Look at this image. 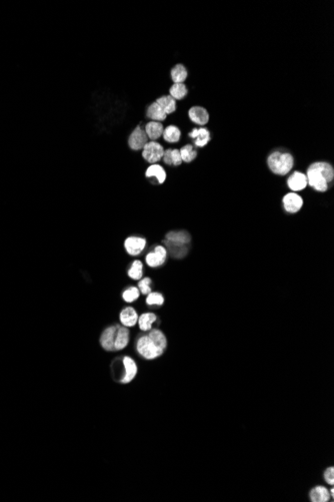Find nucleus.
<instances>
[{
  "label": "nucleus",
  "instance_id": "aec40b11",
  "mask_svg": "<svg viewBox=\"0 0 334 502\" xmlns=\"http://www.w3.org/2000/svg\"><path fill=\"white\" fill-rule=\"evenodd\" d=\"M155 101L158 103V105L163 109V111L167 115L172 114L173 112H175V110L177 108L176 100L173 98H171L169 95L160 97Z\"/></svg>",
  "mask_w": 334,
  "mask_h": 502
},
{
  "label": "nucleus",
  "instance_id": "f03ea898",
  "mask_svg": "<svg viewBox=\"0 0 334 502\" xmlns=\"http://www.w3.org/2000/svg\"><path fill=\"white\" fill-rule=\"evenodd\" d=\"M268 170L275 176L285 177L291 173L295 166V159L286 148H277L266 159Z\"/></svg>",
  "mask_w": 334,
  "mask_h": 502
},
{
  "label": "nucleus",
  "instance_id": "4be33fe9",
  "mask_svg": "<svg viewBox=\"0 0 334 502\" xmlns=\"http://www.w3.org/2000/svg\"><path fill=\"white\" fill-rule=\"evenodd\" d=\"M188 77V71L183 64H176L170 70V79L173 84H184Z\"/></svg>",
  "mask_w": 334,
  "mask_h": 502
},
{
  "label": "nucleus",
  "instance_id": "412c9836",
  "mask_svg": "<svg viewBox=\"0 0 334 502\" xmlns=\"http://www.w3.org/2000/svg\"><path fill=\"white\" fill-rule=\"evenodd\" d=\"M120 322L124 327H133L138 321L137 312L132 307L124 308L120 313Z\"/></svg>",
  "mask_w": 334,
  "mask_h": 502
},
{
  "label": "nucleus",
  "instance_id": "9d476101",
  "mask_svg": "<svg viewBox=\"0 0 334 502\" xmlns=\"http://www.w3.org/2000/svg\"><path fill=\"white\" fill-rule=\"evenodd\" d=\"M188 117L196 126H206L209 122V113L203 106L195 105L188 110Z\"/></svg>",
  "mask_w": 334,
  "mask_h": 502
},
{
  "label": "nucleus",
  "instance_id": "dca6fc26",
  "mask_svg": "<svg viewBox=\"0 0 334 502\" xmlns=\"http://www.w3.org/2000/svg\"><path fill=\"white\" fill-rule=\"evenodd\" d=\"M161 138L163 139V141L169 143V145H176L181 138V130L176 125H167L166 127H164Z\"/></svg>",
  "mask_w": 334,
  "mask_h": 502
},
{
  "label": "nucleus",
  "instance_id": "bb28decb",
  "mask_svg": "<svg viewBox=\"0 0 334 502\" xmlns=\"http://www.w3.org/2000/svg\"><path fill=\"white\" fill-rule=\"evenodd\" d=\"M148 336L151 338V340L154 342V344L162 351L164 352L166 347H167V340L165 335L158 329H151L149 330Z\"/></svg>",
  "mask_w": 334,
  "mask_h": 502
},
{
  "label": "nucleus",
  "instance_id": "6ab92c4d",
  "mask_svg": "<svg viewBox=\"0 0 334 502\" xmlns=\"http://www.w3.org/2000/svg\"><path fill=\"white\" fill-rule=\"evenodd\" d=\"M123 365H124V376L121 380L122 383H129L130 381L133 380V378L137 374V366L134 362V360L130 357H124L123 358Z\"/></svg>",
  "mask_w": 334,
  "mask_h": 502
},
{
  "label": "nucleus",
  "instance_id": "f3484780",
  "mask_svg": "<svg viewBox=\"0 0 334 502\" xmlns=\"http://www.w3.org/2000/svg\"><path fill=\"white\" fill-rule=\"evenodd\" d=\"M117 329H118V326H111V327L106 328L103 331V333L100 337V344L105 350H107V351L114 350V341H115Z\"/></svg>",
  "mask_w": 334,
  "mask_h": 502
},
{
  "label": "nucleus",
  "instance_id": "cd10ccee",
  "mask_svg": "<svg viewBox=\"0 0 334 502\" xmlns=\"http://www.w3.org/2000/svg\"><path fill=\"white\" fill-rule=\"evenodd\" d=\"M156 319H157V317L155 314L145 313V314H142L140 317H138L137 323L139 325L140 330L146 332V331H149L152 329V325L154 324Z\"/></svg>",
  "mask_w": 334,
  "mask_h": 502
},
{
  "label": "nucleus",
  "instance_id": "a211bd4d",
  "mask_svg": "<svg viewBox=\"0 0 334 502\" xmlns=\"http://www.w3.org/2000/svg\"><path fill=\"white\" fill-rule=\"evenodd\" d=\"M145 114H146V117L148 118V120H152V121L163 122L167 118V114L163 111V109L158 105V103L156 101H154L148 105Z\"/></svg>",
  "mask_w": 334,
  "mask_h": 502
},
{
  "label": "nucleus",
  "instance_id": "a878e982",
  "mask_svg": "<svg viewBox=\"0 0 334 502\" xmlns=\"http://www.w3.org/2000/svg\"><path fill=\"white\" fill-rule=\"evenodd\" d=\"M168 95L176 101H180L187 97L188 90L184 84H173L169 89Z\"/></svg>",
  "mask_w": 334,
  "mask_h": 502
},
{
  "label": "nucleus",
  "instance_id": "473e14b6",
  "mask_svg": "<svg viewBox=\"0 0 334 502\" xmlns=\"http://www.w3.org/2000/svg\"><path fill=\"white\" fill-rule=\"evenodd\" d=\"M324 478L328 484H330V485L334 484V468L333 467H329L326 469V471L324 473Z\"/></svg>",
  "mask_w": 334,
  "mask_h": 502
},
{
  "label": "nucleus",
  "instance_id": "39448f33",
  "mask_svg": "<svg viewBox=\"0 0 334 502\" xmlns=\"http://www.w3.org/2000/svg\"><path fill=\"white\" fill-rule=\"evenodd\" d=\"M164 154V148L158 141L149 140L141 151L142 159L149 165L161 162Z\"/></svg>",
  "mask_w": 334,
  "mask_h": 502
},
{
  "label": "nucleus",
  "instance_id": "2f4dec72",
  "mask_svg": "<svg viewBox=\"0 0 334 502\" xmlns=\"http://www.w3.org/2000/svg\"><path fill=\"white\" fill-rule=\"evenodd\" d=\"M138 289L143 295H148L149 293H151V280L149 278L141 279L138 283Z\"/></svg>",
  "mask_w": 334,
  "mask_h": 502
},
{
  "label": "nucleus",
  "instance_id": "ddd939ff",
  "mask_svg": "<svg viewBox=\"0 0 334 502\" xmlns=\"http://www.w3.org/2000/svg\"><path fill=\"white\" fill-rule=\"evenodd\" d=\"M145 246H146V240L142 237L131 236L124 241L125 250L130 256L139 255L144 250Z\"/></svg>",
  "mask_w": 334,
  "mask_h": 502
},
{
  "label": "nucleus",
  "instance_id": "7c9ffc66",
  "mask_svg": "<svg viewBox=\"0 0 334 502\" xmlns=\"http://www.w3.org/2000/svg\"><path fill=\"white\" fill-rule=\"evenodd\" d=\"M164 303V298L160 293L157 292H151L147 295L146 298V304L147 305H156V306H161Z\"/></svg>",
  "mask_w": 334,
  "mask_h": 502
},
{
  "label": "nucleus",
  "instance_id": "7ed1b4c3",
  "mask_svg": "<svg viewBox=\"0 0 334 502\" xmlns=\"http://www.w3.org/2000/svg\"><path fill=\"white\" fill-rule=\"evenodd\" d=\"M191 242V237L186 231H171L165 236L164 243L167 247H169V252L173 257L182 258L186 253L187 249L184 247Z\"/></svg>",
  "mask_w": 334,
  "mask_h": 502
},
{
  "label": "nucleus",
  "instance_id": "c85d7f7f",
  "mask_svg": "<svg viewBox=\"0 0 334 502\" xmlns=\"http://www.w3.org/2000/svg\"><path fill=\"white\" fill-rule=\"evenodd\" d=\"M128 276L133 280H141L143 276V264L139 260H135L130 269L128 270Z\"/></svg>",
  "mask_w": 334,
  "mask_h": 502
},
{
  "label": "nucleus",
  "instance_id": "72a5a7b5",
  "mask_svg": "<svg viewBox=\"0 0 334 502\" xmlns=\"http://www.w3.org/2000/svg\"><path fill=\"white\" fill-rule=\"evenodd\" d=\"M330 495H331L332 497L334 496V491H333V489H331V490H330Z\"/></svg>",
  "mask_w": 334,
  "mask_h": 502
},
{
  "label": "nucleus",
  "instance_id": "6e6552de",
  "mask_svg": "<svg viewBox=\"0 0 334 502\" xmlns=\"http://www.w3.org/2000/svg\"><path fill=\"white\" fill-rule=\"evenodd\" d=\"M282 206L288 213H296L300 211L304 205V200L301 195L293 192L285 194L281 200Z\"/></svg>",
  "mask_w": 334,
  "mask_h": 502
},
{
  "label": "nucleus",
  "instance_id": "5701e85b",
  "mask_svg": "<svg viewBox=\"0 0 334 502\" xmlns=\"http://www.w3.org/2000/svg\"><path fill=\"white\" fill-rule=\"evenodd\" d=\"M179 152L183 164H191L198 157L197 149L193 145H191V143H187V145L182 146L179 149Z\"/></svg>",
  "mask_w": 334,
  "mask_h": 502
},
{
  "label": "nucleus",
  "instance_id": "2eb2a0df",
  "mask_svg": "<svg viewBox=\"0 0 334 502\" xmlns=\"http://www.w3.org/2000/svg\"><path fill=\"white\" fill-rule=\"evenodd\" d=\"M144 130H145V132H146L149 140L158 141L162 137L164 126H163L162 122L149 120L148 122L145 123Z\"/></svg>",
  "mask_w": 334,
  "mask_h": 502
},
{
  "label": "nucleus",
  "instance_id": "4468645a",
  "mask_svg": "<svg viewBox=\"0 0 334 502\" xmlns=\"http://www.w3.org/2000/svg\"><path fill=\"white\" fill-rule=\"evenodd\" d=\"M144 176L146 179H155L158 185H163L167 179V172L162 165L153 164L146 168Z\"/></svg>",
  "mask_w": 334,
  "mask_h": 502
},
{
  "label": "nucleus",
  "instance_id": "f257e3e1",
  "mask_svg": "<svg viewBox=\"0 0 334 502\" xmlns=\"http://www.w3.org/2000/svg\"><path fill=\"white\" fill-rule=\"evenodd\" d=\"M308 186L316 193H326L334 182V168L327 162H314L306 170Z\"/></svg>",
  "mask_w": 334,
  "mask_h": 502
},
{
  "label": "nucleus",
  "instance_id": "b1692460",
  "mask_svg": "<svg viewBox=\"0 0 334 502\" xmlns=\"http://www.w3.org/2000/svg\"><path fill=\"white\" fill-rule=\"evenodd\" d=\"M129 342V331L126 327H118L115 341H114V350H122L124 349Z\"/></svg>",
  "mask_w": 334,
  "mask_h": 502
},
{
  "label": "nucleus",
  "instance_id": "423d86ee",
  "mask_svg": "<svg viewBox=\"0 0 334 502\" xmlns=\"http://www.w3.org/2000/svg\"><path fill=\"white\" fill-rule=\"evenodd\" d=\"M145 124H138L129 134L127 138L128 148L132 152H140L149 141V138L144 130Z\"/></svg>",
  "mask_w": 334,
  "mask_h": 502
},
{
  "label": "nucleus",
  "instance_id": "20e7f679",
  "mask_svg": "<svg viewBox=\"0 0 334 502\" xmlns=\"http://www.w3.org/2000/svg\"><path fill=\"white\" fill-rule=\"evenodd\" d=\"M136 350L143 358L147 360H152L161 356L163 352L154 344L151 338L147 335L141 336L136 343Z\"/></svg>",
  "mask_w": 334,
  "mask_h": 502
},
{
  "label": "nucleus",
  "instance_id": "1a4fd4ad",
  "mask_svg": "<svg viewBox=\"0 0 334 502\" xmlns=\"http://www.w3.org/2000/svg\"><path fill=\"white\" fill-rule=\"evenodd\" d=\"M286 186L293 193L304 191L308 186L306 175L300 171H294L286 179Z\"/></svg>",
  "mask_w": 334,
  "mask_h": 502
},
{
  "label": "nucleus",
  "instance_id": "393cba45",
  "mask_svg": "<svg viewBox=\"0 0 334 502\" xmlns=\"http://www.w3.org/2000/svg\"><path fill=\"white\" fill-rule=\"evenodd\" d=\"M312 502H327L330 499V492L323 486H316L310 491Z\"/></svg>",
  "mask_w": 334,
  "mask_h": 502
},
{
  "label": "nucleus",
  "instance_id": "0eeeda50",
  "mask_svg": "<svg viewBox=\"0 0 334 502\" xmlns=\"http://www.w3.org/2000/svg\"><path fill=\"white\" fill-rule=\"evenodd\" d=\"M188 137L192 140V145L196 149H203L209 143L211 133L206 126H196L188 132Z\"/></svg>",
  "mask_w": 334,
  "mask_h": 502
},
{
  "label": "nucleus",
  "instance_id": "f8f14e48",
  "mask_svg": "<svg viewBox=\"0 0 334 502\" xmlns=\"http://www.w3.org/2000/svg\"><path fill=\"white\" fill-rule=\"evenodd\" d=\"M161 162L163 164L162 165L163 167H173V168L180 167L183 164V162L180 156L179 149L177 148L164 149V154Z\"/></svg>",
  "mask_w": 334,
  "mask_h": 502
},
{
  "label": "nucleus",
  "instance_id": "9b49d317",
  "mask_svg": "<svg viewBox=\"0 0 334 502\" xmlns=\"http://www.w3.org/2000/svg\"><path fill=\"white\" fill-rule=\"evenodd\" d=\"M167 258V250L163 246H156L153 252H150L145 257L146 264L151 268L162 266Z\"/></svg>",
  "mask_w": 334,
  "mask_h": 502
},
{
  "label": "nucleus",
  "instance_id": "c756f323",
  "mask_svg": "<svg viewBox=\"0 0 334 502\" xmlns=\"http://www.w3.org/2000/svg\"><path fill=\"white\" fill-rule=\"evenodd\" d=\"M139 296H140V291L138 288H136V287H130V288L126 289L122 294L123 300L127 303L134 302L136 299L139 298Z\"/></svg>",
  "mask_w": 334,
  "mask_h": 502
}]
</instances>
